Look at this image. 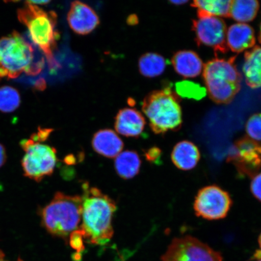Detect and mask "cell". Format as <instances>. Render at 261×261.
Here are the masks:
<instances>
[{
	"instance_id": "obj_1",
	"label": "cell",
	"mask_w": 261,
	"mask_h": 261,
	"mask_svg": "<svg viewBox=\"0 0 261 261\" xmlns=\"http://www.w3.org/2000/svg\"><path fill=\"white\" fill-rule=\"evenodd\" d=\"M82 224L80 229L90 244L104 245L113 236V218L117 210L115 201L100 189L83 185Z\"/></svg>"
},
{
	"instance_id": "obj_2",
	"label": "cell",
	"mask_w": 261,
	"mask_h": 261,
	"mask_svg": "<svg viewBox=\"0 0 261 261\" xmlns=\"http://www.w3.org/2000/svg\"><path fill=\"white\" fill-rule=\"evenodd\" d=\"M18 16L19 20L28 28L32 41L43 52L50 69H57L60 64L54 56L59 35L56 13L45 12L27 1L24 7L18 10Z\"/></svg>"
},
{
	"instance_id": "obj_3",
	"label": "cell",
	"mask_w": 261,
	"mask_h": 261,
	"mask_svg": "<svg viewBox=\"0 0 261 261\" xmlns=\"http://www.w3.org/2000/svg\"><path fill=\"white\" fill-rule=\"evenodd\" d=\"M83 199L58 192L40 211L41 223L52 236L65 238L80 228Z\"/></svg>"
},
{
	"instance_id": "obj_4",
	"label": "cell",
	"mask_w": 261,
	"mask_h": 261,
	"mask_svg": "<svg viewBox=\"0 0 261 261\" xmlns=\"http://www.w3.org/2000/svg\"><path fill=\"white\" fill-rule=\"evenodd\" d=\"M44 60H35L34 48L16 32L0 39V77L40 73Z\"/></svg>"
},
{
	"instance_id": "obj_5",
	"label": "cell",
	"mask_w": 261,
	"mask_h": 261,
	"mask_svg": "<svg viewBox=\"0 0 261 261\" xmlns=\"http://www.w3.org/2000/svg\"><path fill=\"white\" fill-rule=\"evenodd\" d=\"M142 110L152 132L158 135L177 129L181 125V107L170 87L149 93L143 100Z\"/></svg>"
},
{
	"instance_id": "obj_6",
	"label": "cell",
	"mask_w": 261,
	"mask_h": 261,
	"mask_svg": "<svg viewBox=\"0 0 261 261\" xmlns=\"http://www.w3.org/2000/svg\"><path fill=\"white\" fill-rule=\"evenodd\" d=\"M204 80L208 93L215 102H231L241 89V75L232 59H214L203 68Z\"/></svg>"
},
{
	"instance_id": "obj_7",
	"label": "cell",
	"mask_w": 261,
	"mask_h": 261,
	"mask_svg": "<svg viewBox=\"0 0 261 261\" xmlns=\"http://www.w3.org/2000/svg\"><path fill=\"white\" fill-rule=\"evenodd\" d=\"M20 145L24 151L21 165L25 177L40 182L53 174L58 161L54 147L32 138L22 140Z\"/></svg>"
},
{
	"instance_id": "obj_8",
	"label": "cell",
	"mask_w": 261,
	"mask_h": 261,
	"mask_svg": "<svg viewBox=\"0 0 261 261\" xmlns=\"http://www.w3.org/2000/svg\"><path fill=\"white\" fill-rule=\"evenodd\" d=\"M231 205L232 200L227 192L217 185H211L198 191L194 208L197 217L217 220L227 216Z\"/></svg>"
},
{
	"instance_id": "obj_9",
	"label": "cell",
	"mask_w": 261,
	"mask_h": 261,
	"mask_svg": "<svg viewBox=\"0 0 261 261\" xmlns=\"http://www.w3.org/2000/svg\"><path fill=\"white\" fill-rule=\"evenodd\" d=\"M162 261H223L220 252L197 238H175L162 257Z\"/></svg>"
},
{
	"instance_id": "obj_10",
	"label": "cell",
	"mask_w": 261,
	"mask_h": 261,
	"mask_svg": "<svg viewBox=\"0 0 261 261\" xmlns=\"http://www.w3.org/2000/svg\"><path fill=\"white\" fill-rule=\"evenodd\" d=\"M227 161L232 163L241 177H253L261 169V143L247 138L237 140L228 153Z\"/></svg>"
},
{
	"instance_id": "obj_11",
	"label": "cell",
	"mask_w": 261,
	"mask_h": 261,
	"mask_svg": "<svg viewBox=\"0 0 261 261\" xmlns=\"http://www.w3.org/2000/svg\"><path fill=\"white\" fill-rule=\"evenodd\" d=\"M194 30L199 43L217 51H226L227 29L221 18L198 15L194 22Z\"/></svg>"
},
{
	"instance_id": "obj_12",
	"label": "cell",
	"mask_w": 261,
	"mask_h": 261,
	"mask_svg": "<svg viewBox=\"0 0 261 261\" xmlns=\"http://www.w3.org/2000/svg\"><path fill=\"white\" fill-rule=\"evenodd\" d=\"M67 21L70 28L81 35L90 34L100 23L96 12L86 3L80 1L71 3Z\"/></svg>"
},
{
	"instance_id": "obj_13",
	"label": "cell",
	"mask_w": 261,
	"mask_h": 261,
	"mask_svg": "<svg viewBox=\"0 0 261 261\" xmlns=\"http://www.w3.org/2000/svg\"><path fill=\"white\" fill-rule=\"evenodd\" d=\"M146 121L138 110L124 109L117 113L114 127L117 133L123 136L138 138L144 130Z\"/></svg>"
},
{
	"instance_id": "obj_14",
	"label": "cell",
	"mask_w": 261,
	"mask_h": 261,
	"mask_svg": "<svg viewBox=\"0 0 261 261\" xmlns=\"http://www.w3.org/2000/svg\"><path fill=\"white\" fill-rule=\"evenodd\" d=\"M254 43V33L250 25L237 22L227 29L226 46L231 51L240 53L252 48Z\"/></svg>"
},
{
	"instance_id": "obj_15",
	"label": "cell",
	"mask_w": 261,
	"mask_h": 261,
	"mask_svg": "<svg viewBox=\"0 0 261 261\" xmlns=\"http://www.w3.org/2000/svg\"><path fill=\"white\" fill-rule=\"evenodd\" d=\"M123 143L114 130L102 129L95 133L92 139L93 148L97 154L107 158H115L122 152Z\"/></svg>"
},
{
	"instance_id": "obj_16",
	"label": "cell",
	"mask_w": 261,
	"mask_h": 261,
	"mask_svg": "<svg viewBox=\"0 0 261 261\" xmlns=\"http://www.w3.org/2000/svg\"><path fill=\"white\" fill-rule=\"evenodd\" d=\"M201 158L200 152L194 143L184 140L174 146L171 159L174 165L182 171H189L195 168Z\"/></svg>"
},
{
	"instance_id": "obj_17",
	"label": "cell",
	"mask_w": 261,
	"mask_h": 261,
	"mask_svg": "<svg viewBox=\"0 0 261 261\" xmlns=\"http://www.w3.org/2000/svg\"><path fill=\"white\" fill-rule=\"evenodd\" d=\"M172 63L176 72L187 78L198 76L204 66L197 54L187 50L177 52L173 57Z\"/></svg>"
},
{
	"instance_id": "obj_18",
	"label": "cell",
	"mask_w": 261,
	"mask_h": 261,
	"mask_svg": "<svg viewBox=\"0 0 261 261\" xmlns=\"http://www.w3.org/2000/svg\"><path fill=\"white\" fill-rule=\"evenodd\" d=\"M243 70L248 86L252 89L261 87V47L256 46L247 52Z\"/></svg>"
},
{
	"instance_id": "obj_19",
	"label": "cell",
	"mask_w": 261,
	"mask_h": 261,
	"mask_svg": "<svg viewBox=\"0 0 261 261\" xmlns=\"http://www.w3.org/2000/svg\"><path fill=\"white\" fill-rule=\"evenodd\" d=\"M114 166L117 174L122 178L128 179L139 174L141 161L136 152L125 151L116 156Z\"/></svg>"
},
{
	"instance_id": "obj_20",
	"label": "cell",
	"mask_w": 261,
	"mask_h": 261,
	"mask_svg": "<svg viewBox=\"0 0 261 261\" xmlns=\"http://www.w3.org/2000/svg\"><path fill=\"white\" fill-rule=\"evenodd\" d=\"M259 8L255 0H236L231 2L229 16L238 23L247 24L256 17Z\"/></svg>"
},
{
	"instance_id": "obj_21",
	"label": "cell",
	"mask_w": 261,
	"mask_h": 261,
	"mask_svg": "<svg viewBox=\"0 0 261 261\" xmlns=\"http://www.w3.org/2000/svg\"><path fill=\"white\" fill-rule=\"evenodd\" d=\"M231 0H197L193 6L198 9V15H205L215 17L229 16Z\"/></svg>"
},
{
	"instance_id": "obj_22",
	"label": "cell",
	"mask_w": 261,
	"mask_h": 261,
	"mask_svg": "<svg viewBox=\"0 0 261 261\" xmlns=\"http://www.w3.org/2000/svg\"><path fill=\"white\" fill-rule=\"evenodd\" d=\"M166 67L165 59L154 53L143 55L139 61L140 73L147 77H155L161 75Z\"/></svg>"
},
{
	"instance_id": "obj_23",
	"label": "cell",
	"mask_w": 261,
	"mask_h": 261,
	"mask_svg": "<svg viewBox=\"0 0 261 261\" xmlns=\"http://www.w3.org/2000/svg\"><path fill=\"white\" fill-rule=\"evenodd\" d=\"M20 96L14 88L5 86L0 88V111L11 113L18 109L20 104Z\"/></svg>"
},
{
	"instance_id": "obj_24",
	"label": "cell",
	"mask_w": 261,
	"mask_h": 261,
	"mask_svg": "<svg viewBox=\"0 0 261 261\" xmlns=\"http://www.w3.org/2000/svg\"><path fill=\"white\" fill-rule=\"evenodd\" d=\"M176 90L179 95L200 99L205 94V90L198 84L190 81H182L176 84Z\"/></svg>"
},
{
	"instance_id": "obj_25",
	"label": "cell",
	"mask_w": 261,
	"mask_h": 261,
	"mask_svg": "<svg viewBox=\"0 0 261 261\" xmlns=\"http://www.w3.org/2000/svg\"><path fill=\"white\" fill-rule=\"evenodd\" d=\"M246 132L249 139L261 142V113L251 116L246 123Z\"/></svg>"
},
{
	"instance_id": "obj_26",
	"label": "cell",
	"mask_w": 261,
	"mask_h": 261,
	"mask_svg": "<svg viewBox=\"0 0 261 261\" xmlns=\"http://www.w3.org/2000/svg\"><path fill=\"white\" fill-rule=\"evenodd\" d=\"M84 237L80 228L70 234V244L73 249L77 250L78 253L83 252L84 249Z\"/></svg>"
},
{
	"instance_id": "obj_27",
	"label": "cell",
	"mask_w": 261,
	"mask_h": 261,
	"mask_svg": "<svg viewBox=\"0 0 261 261\" xmlns=\"http://www.w3.org/2000/svg\"><path fill=\"white\" fill-rule=\"evenodd\" d=\"M250 189L254 197L261 202V172L253 177Z\"/></svg>"
},
{
	"instance_id": "obj_28",
	"label": "cell",
	"mask_w": 261,
	"mask_h": 261,
	"mask_svg": "<svg viewBox=\"0 0 261 261\" xmlns=\"http://www.w3.org/2000/svg\"><path fill=\"white\" fill-rule=\"evenodd\" d=\"M160 149L156 148H153L149 149L148 152L146 153V158L150 161H154L156 158H159Z\"/></svg>"
},
{
	"instance_id": "obj_29",
	"label": "cell",
	"mask_w": 261,
	"mask_h": 261,
	"mask_svg": "<svg viewBox=\"0 0 261 261\" xmlns=\"http://www.w3.org/2000/svg\"><path fill=\"white\" fill-rule=\"evenodd\" d=\"M7 159V154L5 146L0 143V168L2 167Z\"/></svg>"
},
{
	"instance_id": "obj_30",
	"label": "cell",
	"mask_w": 261,
	"mask_h": 261,
	"mask_svg": "<svg viewBox=\"0 0 261 261\" xmlns=\"http://www.w3.org/2000/svg\"><path fill=\"white\" fill-rule=\"evenodd\" d=\"M128 23L130 25H135L138 22V18L136 15H130L128 18Z\"/></svg>"
},
{
	"instance_id": "obj_31",
	"label": "cell",
	"mask_w": 261,
	"mask_h": 261,
	"mask_svg": "<svg viewBox=\"0 0 261 261\" xmlns=\"http://www.w3.org/2000/svg\"><path fill=\"white\" fill-rule=\"evenodd\" d=\"M29 3H31L32 5L36 6L38 5H44L48 4L50 3V1H28Z\"/></svg>"
},
{
	"instance_id": "obj_32",
	"label": "cell",
	"mask_w": 261,
	"mask_h": 261,
	"mask_svg": "<svg viewBox=\"0 0 261 261\" xmlns=\"http://www.w3.org/2000/svg\"><path fill=\"white\" fill-rule=\"evenodd\" d=\"M0 261H8L5 259V254L1 250H0ZM19 261L21 260H19Z\"/></svg>"
},
{
	"instance_id": "obj_33",
	"label": "cell",
	"mask_w": 261,
	"mask_h": 261,
	"mask_svg": "<svg viewBox=\"0 0 261 261\" xmlns=\"http://www.w3.org/2000/svg\"><path fill=\"white\" fill-rule=\"evenodd\" d=\"M187 1H182V0H180V1H171V3H173V4L176 5H179L182 4H185V3H187Z\"/></svg>"
},
{
	"instance_id": "obj_34",
	"label": "cell",
	"mask_w": 261,
	"mask_h": 261,
	"mask_svg": "<svg viewBox=\"0 0 261 261\" xmlns=\"http://www.w3.org/2000/svg\"><path fill=\"white\" fill-rule=\"evenodd\" d=\"M258 241H259V246H260V249H261V233H260V234L259 236Z\"/></svg>"
},
{
	"instance_id": "obj_35",
	"label": "cell",
	"mask_w": 261,
	"mask_h": 261,
	"mask_svg": "<svg viewBox=\"0 0 261 261\" xmlns=\"http://www.w3.org/2000/svg\"><path fill=\"white\" fill-rule=\"evenodd\" d=\"M260 40L261 41V24H260Z\"/></svg>"
},
{
	"instance_id": "obj_36",
	"label": "cell",
	"mask_w": 261,
	"mask_h": 261,
	"mask_svg": "<svg viewBox=\"0 0 261 261\" xmlns=\"http://www.w3.org/2000/svg\"><path fill=\"white\" fill-rule=\"evenodd\" d=\"M256 261H261V257H260V258L257 259Z\"/></svg>"
}]
</instances>
